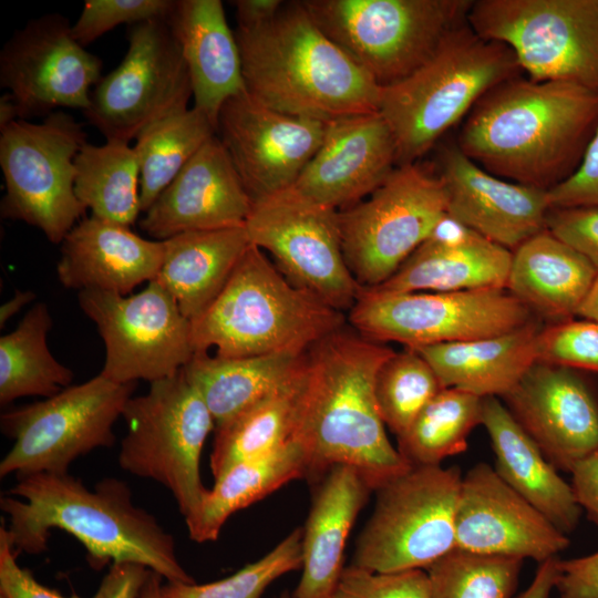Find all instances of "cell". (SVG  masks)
Masks as SVG:
<instances>
[{
    "label": "cell",
    "instance_id": "obj_18",
    "mask_svg": "<svg viewBox=\"0 0 598 598\" xmlns=\"http://www.w3.org/2000/svg\"><path fill=\"white\" fill-rule=\"evenodd\" d=\"M71 28L65 17L49 13L28 21L3 44L0 86L17 103L20 120L89 107L103 63L73 38Z\"/></svg>",
    "mask_w": 598,
    "mask_h": 598
},
{
    "label": "cell",
    "instance_id": "obj_49",
    "mask_svg": "<svg viewBox=\"0 0 598 598\" xmlns=\"http://www.w3.org/2000/svg\"><path fill=\"white\" fill-rule=\"evenodd\" d=\"M556 589L560 598H598V550L591 555L559 560Z\"/></svg>",
    "mask_w": 598,
    "mask_h": 598
},
{
    "label": "cell",
    "instance_id": "obj_48",
    "mask_svg": "<svg viewBox=\"0 0 598 598\" xmlns=\"http://www.w3.org/2000/svg\"><path fill=\"white\" fill-rule=\"evenodd\" d=\"M0 596L3 598H82L69 597L52 590L35 580L33 575L19 566L7 528H0Z\"/></svg>",
    "mask_w": 598,
    "mask_h": 598
},
{
    "label": "cell",
    "instance_id": "obj_20",
    "mask_svg": "<svg viewBox=\"0 0 598 598\" xmlns=\"http://www.w3.org/2000/svg\"><path fill=\"white\" fill-rule=\"evenodd\" d=\"M502 399L555 468L598 451V394L578 370L536 362Z\"/></svg>",
    "mask_w": 598,
    "mask_h": 598
},
{
    "label": "cell",
    "instance_id": "obj_25",
    "mask_svg": "<svg viewBox=\"0 0 598 598\" xmlns=\"http://www.w3.org/2000/svg\"><path fill=\"white\" fill-rule=\"evenodd\" d=\"M163 257V240L145 239L127 226L91 215L62 240L56 275L68 289L126 296L156 278Z\"/></svg>",
    "mask_w": 598,
    "mask_h": 598
},
{
    "label": "cell",
    "instance_id": "obj_27",
    "mask_svg": "<svg viewBox=\"0 0 598 598\" xmlns=\"http://www.w3.org/2000/svg\"><path fill=\"white\" fill-rule=\"evenodd\" d=\"M189 73L194 106L217 126L224 104L245 90L240 51L220 0H177L169 18Z\"/></svg>",
    "mask_w": 598,
    "mask_h": 598
},
{
    "label": "cell",
    "instance_id": "obj_54",
    "mask_svg": "<svg viewBox=\"0 0 598 598\" xmlns=\"http://www.w3.org/2000/svg\"><path fill=\"white\" fill-rule=\"evenodd\" d=\"M35 298L34 292L27 290H16L13 297L0 307V327L16 316L24 306L30 303Z\"/></svg>",
    "mask_w": 598,
    "mask_h": 598
},
{
    "label": "cell",
    "instance_id": "obj_14",
    "mask_svg": "<svg viewBox=\"0 0 598 598\" xmlns=\"http://www.w3.org/2000/svg\"><path fill=\"white\" fill-rule=\"evenodd\" d=\"M534 319L506 289L386 292L361 287L348 311L361 336L411 349L497 336Z\"/></svg>",
    "mask_w": 598,
    "mask_h": 598
},
{
    "label": "cell",
    "instance_id": "obj_42",
    "mask_svg": "<svg viewBox=\"0 0 598 598\" xmlns=\"http://www.w3.org/2000/svg\"><path fill=\"white\" fill-rule=\"evenodd\" d=\"M302 528H297L269 553L235 574L207 584L166 582L162 598H261L283 575L301 568Z\"/></svg>",
    "mask_w": 598,
    "mask_h": 598
},
{
    "label": "cell",
    "instance_id": "obj_31",
    "mask_svg": "<svg viewBox=\"0 0 598 598\" xmlns=\"http://www.w3.org/2000/svg\"><path fill=\"white\" fill-rule=\"evenodd\" d=\"M512 251L475 233L456 244L425 240L382 285L386 292L506 289Z\"/></svg>",
    "mask_w": 598,
    "mask_h": 598
},
{
    "label": "cell",
    "instance_id": "obj_22",
    "mask_svg": "<svg viewBox=\"0 0 598 598\" xmlns=\"http://www.w3.org/2000/svg\"><path fill=\"white\" fill-rule=\"evenodd\" d=\"M396 166L394 136L379 111L346 116L327 123L318 151L292 187L342 210L368 197Z\"/></svg>",
    "mask_w": 598,
    "mask_h": 598
},
{
    "label": "cell",
    "instance_id": "obj_46",
    "mask_svg": "<svg viewBox=\"0 0 598 598\" xmlns=\"http://www.w3.org/2000/svg\"><path fill=\"white\" fill-rule=\"evenodd\" d=\"M546 229L580 252L598 270V207L550 208Z\"/></svg>",
    "mask_w": 598,
    "mask_h": 598
},
{
    "label": "cell",
    "instance_id": "obj_41",
    "mask_svg": "<svg viewBox=\"0 0 598 598\" xmlns=\"http://www.w3.org/2000/svg\"><path fill=\"white\" fill-rule=\"evenodd\" d=\"M444 386L430 363L414 349L395 352L381 365L374 385L384 424L402 435L421 410Z\"/></svg>",
    "mask_w": 598,
    "mask_h": 598
},
{
    "label": "cell",
    "instance_id": "obj_50",
    "mask_svg": "<svg viewBox=\"0 0 598 598\" xmlns=\"http://www.w3.org/2000/svg\"><path fill=\"white\" fill-rule=\"evenodd\" d=\"M151 569L135 563H113L92 598H138Z\"/></svg>",
    "mask_w": 598,
    "mask_h": 598
},
{
    "label": "cell",
    "instance_id": "obj_10",
    "mask_svg": "<svg viewBox=\"0 0 598 598\" xmlns=\"http://www.w3.org/2000/svg\"><path fill=\"white\" fill-rule=\"evenodd\" d=\"M0 132L1 217L61 244L86 210L74 192V159L87 142L82 123L59 110L40 123L17 120Z\"/></svg>",
    "mask_w": 598,
    "mask_h": 598
},
{
    "label": "cell",
    "instance_id": "obj_23",
    "mask_svg": "<svg viewBox=\"0 0 598 598\" xmlns=\"http://www.w3.org/2000/svg\"><path fill=\"white\" fill-rule=\"evenodd\" d=\"M252 199L234 163L214 135L143 213L138 225L165 240L187 231L245 226Z\"/></svg>",
    "mask_w": 598,
    "mask_h": 598
},
{
    "label": "cell",
    "instance_id": "obj_17",
    "mask_svg": "<svg viewBox=\"0 0 598 598\" xmlns=\"http://www.w3.org/2000/svg\"><path fill=\"white\" fill-rule=\"evenodd\" d=\"M82 311L105 346L101 375L117 383H150L177 374L192 359L190 321L156 279L138 293L79 291Z\"/></svg>",
    "mask_w": 598,
    "mask_h": 598
},
{
    "label": "cell",
    "instance_id": "obj_32",
    "mask_svg": "<svg viewBox=\"0 0 598 598\" xmlns=\"http://www.w3.org/2000/svg\"><path fill=\"white\" fill-rule=\"evenodd\" d=\"M164 241L158 280L190 321L223 289L250 243L245 226L187 231Z\"/></svg>",
    "mask_w": 598,
    "mask_h": 598
},
{
    "label": "cell",
    "instance_id": "obj_58",
    "mask_svg": "<svg viewBox=\"0 0 598 598\" xmlns=\"http://www.w3.org/2000/svg\"><path fill=\"white\" fill-rule=\"evenodd\" d=\"M276 598H292V596L288 592H283L281 594L280 596L276 597Z\"/></svg>",
    "mask_w": 598,
    "mask_h": 598
},
{
    "label": "cell",
    "instance_id": "obj_15",
    "mask_svg": "<svg viewBox=\"0 0 598 598\" xmlns=\"http://www.w3.org/2000/svg\"><path fill=\"white\" fill-rule=\"evenodd\" d=\"M122 62L101 79L83 112L106 141L130 143L151 125L186 111L189 73L169 19L130 25Z\"/></svg>",
    "mask_w": 598,
    "mask_h": 598
},
{
    "label": "cell",
    "instance_id": "obj_34",
    "mask_svg": "<svg viewBox=\"0 0 598 598\" xmlns=\"http://www.w3.org/2000/svg\"><path fill=\"white\" fill-rule=\"evenodd\" d=\"M308 465L298 443L290 440L265 455L237 463L207 489L193 515L185 518L189 538L214 542L230 515L307 476Z\"/></svg>",
    "mask_w": 598,
    "mask_h": 598
},
{
    "label": "cell",
    "instance_id": "obj_12",
    "mask_svg": "<svg viewBox=\"0 0 598 598\" xmlns=\"http://www.w3.org/2000/svg\"><path fill=\"white\" fill-rule=\"evenodd\" d=\"M136 383H117L99 374L42 401L4 412L1 432L13 445L0 462V476L68 473L80 456L115 443Z\"/></svg>",
    "mask_w": 598,
    "mask_h": 598
},
{
    "label": "cell",
    "instance_id": "obj_52",
    "mask_svg": "<svg viewBox=\"0 0 598 598\" xmlns=\"http://www.w3.org/2000/svg\"><path fill=\"white\" fill-rule=\"evenodd\" d=\"M285 4L281 0H236L238 29L252 30L272 21Z\"/></svg>",
    "mask_w": 598,
    "mask_h": 598
},
{
    "label": "cell",
    "instance_id": "obj_40",
    "mask_svg": "<svg viewBox=\"0 0 598 598\" xmlns=\"http://www.w3.org/2000/svg\"><path fill=\"white\" fill-rule=\"evenodd\" d=\"M523 561L455 548L425 569L429 598H512Z\"/></svg>",
    "mask_w": 598,
    "mask_h": 598
},
{
    "label": "cell",
    "instance_id": "obj_3",
    "mask_svg": "<svg viewBox=\"0 0 598 598\" xmlns=\"http://www.w3.org/2000/svg\"><path fill=\"white\" fill-rule=\"evenodd\" d=\"M0 507L9 516L7 533L17 554L47 550L58 528L85 547L93 569L127 561L167 582H195L177 558L174 537L134 504L128 485L117 478H103L91 491L69 472L19 476Z\"/></svg>",
    "mask_w": 598,
    "mask_h": 598
},
{
    "label": "cell",
    "instance_id": "obj_11",
    "mask_svg": "<svg viewBox=\"0 0 598 598\" xmlns=\"http://www.w3.org/2000/svg\"><path fill=\"white\" fill-rule=\"evenodd\" d=\"M467 21L511 48L527 78L598 92V0H477Z\"/></svg>",
    "mask_w": 598,
    "mask_h": 598
},
{
    "label": "cell",
    "instance_id": "obj_21",
    "mask_svg": "<svg viewBox=\"0 0 598 598\" xmlns=\"http://www.w3.org/2000/svg\"><path fill=\"white\" fill-rule=\"evenodd\" d=\"M455 528L458 549L538 564L569 546L567 535L483 462L462 478Z\"/></svg>",
    "mask_w": 598,
    "mask_h": 598
},
{
    "label": "cell",
    "instance_id": "obj_39",
    "mask_svg": "<svg viewBox=\"0 0 598 598\" xmlns=\"http://www.w3.org/2000/svg\"><path fill=\"white\" fill-rule=\"evenodd\" d=\"M482 400L477 395L444 388L398 436V451L410 466L441 465L467 448V437L482 424Z\"/></svg>",
    "mask_w": 598,
    "mask_h": 598
},
{
    "label": "cell",
    "instance_id": "obj_19",
    "mask_svg": "<svg viewBox=\"0 0 598 598\" xmlns=\"http://www.w3.org/2000/svg\"><path fill=\"white\" fill-rule=\"evenodd\" d=\"M326 125L271 109L244 90L221 107L216 134L255 200L296 183L318 151Z\"/></svg>",
    "mask_w": 598,
    "mask_h": 598
},
{
    "label": "cell",
    "instance_id": "obj_36",
    "mask_svg": "<svg viewBox=\"0 0 598 598\" xmlns=\"http://www.w3.org/2000/svg\"><path fill=\"white\" fill-rule=\"evenodd\" d=\"M74 192L92 216L131 227L141 213L140 165L130 143H85L74 159Z\"/></svg>",
    "mask_w": 598,
    "mask_h": 598
},
{
    "label": "cell",
    "instance_id": "obj_7",
    "mask_svg": "<svg viewBox=\"0 0 598 598\" xmlns=\"http://www.w3.org/2000/svg\"><path fill=\"white\" fill-rule=\"evenodd\" d=\"M319 28L381 87L420 68L473 0H305Z\"/></svg>",
    "mask_w": 598,
    "mask_h": 598
},
{
    "label": "cell",
    "instance_id": "obj_55",
    "mask_svg": "<svg viewBox=\"0 0 598 598\" xmlns=\"http://www.w3.org/2000/svg\"><path fill=\"white\" fill-rule=\"evenodd\" d=\"M19 118L17 103L10 93L6 92L0 97V131Z\"/></svg>",
    "mask_w": 598,
    "mask_h": 598
},
{
    "label": "cell",
    "instance_id": "obj_38",
    "mask_svg": "<svg viewBox=\"0 0 598 598\" xmlns=\"http://www.w3.org/2000/svg\"><path fill=\"white\" fill-rule=\"evenodd\" d=\"M217 126L195 106L144 130L133 146L140 165L141 213H145Z\"/></svg>",
    "mask_w": 598,
    "mask_h": 598
},
{
    "label": "cell",
    "instance_id": "obj_56",
    "mask_svg": "<svg viewBox=\"0 0 598 598\" xmlns=\"http://www.w3.org/2000/svg\"><path fill=\"white\" fill-rule=\"evenodd\" d=\"M578 316L598 322V276L580 306Z\"/></svg>",
    "mask_w": 598,
    "mask_h": 598
},
{
    "label": "cell",
    "instance_id": "obj_26",
    "mask_svg": "<svg viewBox=\"0 0 598 598\" xmlns=\"http://www.w3.org/2000/svg\"><path fill=\"white\" fill-rule=\"evenodd\" d=\"M371 492L351 466L336 465L321 475L302 529V573L292 598L330 596L344 569L348 536Z\"/></svg>",
    "mask_w": 598,
    "mask_h": 598
},
{
    "label": "cell",
    "instance_id": "obj_37",
    "mask_svg": "<svg viewBox=\"0 0 598 598\" xmlns=\"http://www.w3.org/2000/svg\"><path fill=\"white\" fill-rule=\"evenodd\" d=\"M300 375L291 385L215 427L210 454L215 481L237 463L265 455L291 440Z\"/></svg>",
    "mask_w": 598,
    "mask_h": 598
},
{
    "label": "cell",
    "instance_id": "obj_57",
    "mask_svg": "<svg viewBox=\"0 0 598 598\" xmlns=\"http://www.w3.org/2000/svg\"><path fill=\"white\" fill-rule=\"evenodd\" d=\"M162 580L163 577L159 574L151 570L138 598H162Z\"/></svg>",
    "mask_w": 598,
    "mask_h": 598
},
{
    "label": "cell",
    "instance_id": "obj_30",
    "mask_svg": "<svg viewBox=\"0 0 598 598\" xmlns=\"http://www.w3.org/2000/svg\"><path fill=\"white\" fill-rule=\"evenodd\" d=\"M542 328L536 318L502 334L414 350L430 363L444 388L480 398H503L537 362Z\"/></svg>",
    "mask_w": 598,
    "mask_h": 598
},
{
    "label": "cell",
    "instance_id": "obj_47",
    "mask_svg": "<svg viewBox=\"0 0 598 598\" xmlns=\"http://www.w3.org/2000/svg\"><path fill=\"white\" fill-rule=\"evenodd\" d=\"M551 208L598 207V125L576 172L548 190Z\"/></svg>",
    "mask_w": 598,
    "mask_h": 598
},
{
    "label": "cell",
    "instance_id": "obj_45",
    "mask_svg": "<svg viewBox=\"0 0 598 598\" xmlns=\"http://www.w3.org/2000/svg\"><path fill=\"white\" fill-rule=\"evenodd\" d=\"M328 598H429L427 575L422 569L373 573L351 564Z\"/></svg>",
    "mask_w": 598,
    "mask_h": 598
},
{
    "label": "cell",
    "instance_id": "obj_51",
    "mask_svg": "<svg viewBox=\"0 0 598 598\" xmlns=\"http://www.w3.org/2000/svg\"><path fill=\"white\" fill-rule=\"evenodd\" d=\"M570 474L579 506L598 525V451L576 464Z\"/></svg>",
    "mask_w": 598,
    "mask_h": 598
},
{
    "label": "cell",
    "instance_id": "obj_28",
    "mask_svg": "<svg viewBox=\"0 0 598 598\" xmlns=\"http://www.w3.org/2000/svg\"><path fill=\"white\" fill-rule=\"evenodd\" d=\"M482 424L491 439L499 477L561 533L575 530L582 509L571 485L497 396L483 398Z\"/></svg>",
    "mask_w": 598,
    "mask_h": 598
},
{
    "label": "cell",
    "instance_id": "obj_33",
    "mask_svg": "<svg viewBox=\"0 0 598 598\" xmlns=\"http://www.w3.org/2000/svg\"><path fill=\"white\" fill-rule=\"evenodd\" d=\"M303 354L221 358L199 352L194 353L182 370L204 400L217 427L291 385L301 373Z\"/></svg>",
    "mask_w": 598,
    "mask_h": 598
},
{
    "label": "cell",
    "instance_id": "obj_8",
    "mask_svg": "<svg viewBox=\"0 0 598 598\" xmlns=\"http://www.w3.org/2000/svg\"><path fill=\"white\" fill-rule=\"evenodd\" d=\"M458 466H410L375 492L352 565L373 573L426 569L456 548Z\"/></svg>",
    "mask_w": 598,
    "mask_h": 598
},
{
    "label": "cell",
    "instance_id": "obj_53",
    "mask_svg": "<svg viewBox=\"0 0 598 598\" xmlns=\"http://www.w3.org/2000/svg\"><path fill=\"white\" fill-rule=\"evenodd\" d=\"M559 560L557 556L540 563L529 586L516 598H549L559 578Z\"/></svg>",
    "mask_w": 598,
    "mask_h": 598
},
{
    "label": "cell",
    "instance_id": "obj_43",
    "mask_svg": "<svg viewBox=\"0 0 598 598\" xmlns=\"http://www.w3.org/2000/svg\"><path fill=\"white\" fill-rule=\"evenodd\" d=\"M175 6V0H85L71 32L85 48L120 24L169 19Z\"/></svg>",
    "mask_w": 598,
    "mask_h": 598
},
{
    "label": "cell",
    "instance_id": "obj_16",
    "mask_svg": "<svg viewBox=\"0 0 598 598\" xmlns=\"http://www.w3.org/2000/svg\"><path fill=\"white\" fill-rule=\"evenodd\" d=\"M338 212L291 186L252 200L245 229L290 283L343 313L361 287L343 257Z\"/></svg>",
    "mask_w": 598,
    "mask_h": 598
},
{
    "label": "cell",
    "instance_id": "obj_4",
    "mask_svg": "<svg viewBox=\"0 0 598 598\" xmlns=\"http://www.w3.org/2000/svg\"><path fill=\"white\" fill-rule=\"evenodd\" d=\"M246 92L277 111L324 123L377 112L381 86L315 22L285 2L264 27L235 31Z\"/></svg>",
    "mask_w": 598,
    "mask_h": 598
},
{
    "label": "cell",
    "instance_id": "obj_29",
    "mask_svg": "<svg viewBox=\"0 0 598 598\" xmlns=\"http://www.w3.org/2000/svg\"><path fill=\"white\" fill-rule=\"evenodd\" d=\"M598 270L576 249L544 229L512 251L506 290L539 319H574Z\"/></svg>",
    "mask_w": 598,
    "mask_h": 598
},
{
    "label": "cell",
    "instance_id": "obj_9",
    "mask_svg": "<svg viewBox=\"0 0 598 598\" xmlns=\"http://www.w3.org/2000/svg\"><path fill=\"white\" fill-rule=\"evenodd\" d=\"M126 434L118 465L135 476L166 487L181 514H194L207 489L200 476L205 441L216 426L202 396L177 374L151 383L147 393L132 396L122 413Z\"/></svg>",
    "mask_w": 598,
    "mask_h": 598
},
{
    "label": "cell",
    "instance_id": "obj_5",
    "mask_svg": "<svg viewBox=\"0 0 598 598\" xmlns=\"http://www.w3.org/2000/svg\"><path fill=\"white\" fill-rule=\"evenodd\" d=\"M346 326L344 315L290 283L261 249L249 245L227 282L190 320L194 353L217 357L302 354Z\"/></svg>",
    "mask_w": 598,
    "mask_h": 598
},
{
    "label": "cell",
    "instance_id": "obj_35",
    "mask_svg": "<svg viewBox=\"0 0 598 598\" xmlns=\"http://www.w3.org/2000/svg\"><path fill=\"white\" fill-rule=\"evenodd\" d=\"M52 317L44 302L35 303L18 327L0 338V403L23 396L50 398L70 386L73 372L51 353L47 337Z\"/></svg>",
    "mask_w": 598,
    "mask_h": 598
},
{
    "label": "cell",
    "instance_id": "obj_44",
    "mask_svg": "<svg viewBox=\"0 0 598 598\" xmlns=\"http://www.w3.org/2000/svg\"><path fill=\"white\" fill-rule=\"evenodd\" d=\"M537 362L598 372V322L570 319L543 327Z\"/></svg>",
    "mask_w": 598,
    "mask_h": 598
},
{
    "label": "cell",
    "instance_id": "obj_13",
    "mask_svg": "<svg viewBox=\"0 0 598 598\" xmlns=\"http://www.w3.org/2000/svg\"><path fill=\"white\" fill-rule=\"evenodd\" d=\"M446 209L440 175L412 163L396 166L368 197L339 210L343 257L360 287L386 281Z\"/></svg>",
    "mask_w": 598,
    "mask_h": 598
},
{
    "label": "cell",
    "instance_id": "obj_6",
    "mask_svg": "<svg viewBox=\"0 0 598 598\" xmlns=\"http://www.w3.org/2000/svg\"><path fill=\"white\" fill-rule=\"evenodd\" d=\"M524 74L506 44L480 37L468 21L403 80L381 89L379 112L394 136L398 166L416 163L491 89Z\"/></svg>",
    "mask_w": 598,
    "mask_h": 598
},
{
    "label": "cell",
    "instance_id": "obj_59",
    "mask_svg": "<svg viewBox=\"0 0 598 598\" xmlns=\"http://www.w3.org/2000/svg\"><path fill=\"white\" fill-rule=\"evenodd\" d=\"M0 598H3L2 596H0Z\"/></svg>",
    "mask_w": 598,
    "mask_h": 598
},
{
    "label": "cell",
    "instance_id": "obj_24",
    "mask_svg": "<svg viewBox=\"0 0 598 598\" xmlns=\"http://www.w3.org/2000/svg\"><path fill=\"white\" fill-rule=\"evenodd\" d=\"M446 212L484 238L514 251L546 228L548 192L495 176L456 143L440 153Z\"/></svg>",
    "mask_w": 598,
    "mask_h": 598
},
{
    "label": "cell",
    "instance_id": "obj_2",
    "mask_svg": "<svg viewBox=\"0 0 598 598\" xmlns=\"http://www.w3.org/2000/svg\"><path fill=\"white\" fill-rule=\"evenodd\" d=\"M598 125V92L518 75L486 92L455 142L488 173L550 190L578 168Z\"/></svg>",
    "mask_w": 598,
    "mask_h": 598
},
{
    "label": "cell",
    "instance_id": "obj_1",
    "mask_svg": "<svg viewBox=\"0 0 598 598\" xmlns=\"http://www.w3.org/2000/svg\"><path fill=\"white\" fill-rule=\"evenodd\" d=\"M393 353L346 326L305 352L291 440L305 453L307 476L347 465L375 491L410 468L386 435L374 392Z\"/></svg>",
    "mask_w": 598,
    "mask_h": 598
}]
</instances>
